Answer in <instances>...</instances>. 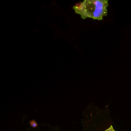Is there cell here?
Instances as JSON below:
<instances>
[{
    "instance_id": "cell-2",
    "label": "cell",
    "mask_w": 131,
    "mask_h": 131,
    "mask_svg": "<svg viewBox=\"0 0 131 131\" xmlns=\"http://www.w3.org/2000/svg\"><path fill=\"white\" fill-rule=\"evenodd\" d=\"M30 125L32 127H35L37 126V123L34 120H32L30 121Z\"/></svg>"
},
{
    "instance_id": "cell-3",
    "label": "cell",
    "mask_w": 131,
    "mask_h": 131,
    "mask_svg": "<svg viewBox=\"0 0 131 131\" xmlns=\"http://www.w3.org/2000/svg\"><path fill=\"white\" fill-rule=\"evenodd\" d=\"M105 131H115L112 125H111L109 128H108L107 129H106Z\"/></svg>"
},
{
    "instance_id": "cell-1",
    "label": "cell",
    "mask_w": 131,
    "mask_h": 131,
    "mask_svg": "<svg viewBox=\"0 0 131 131\" xmlns=\"http://www.w3.org/2000/svg\"><path fill=\"white\" fill-rule=\"evenodd\" d=\"M108 6L107 0H84L75 5L73 9L82 19L91 18L101 20L107 15Z\"/></svg>"
}]
</instances>
